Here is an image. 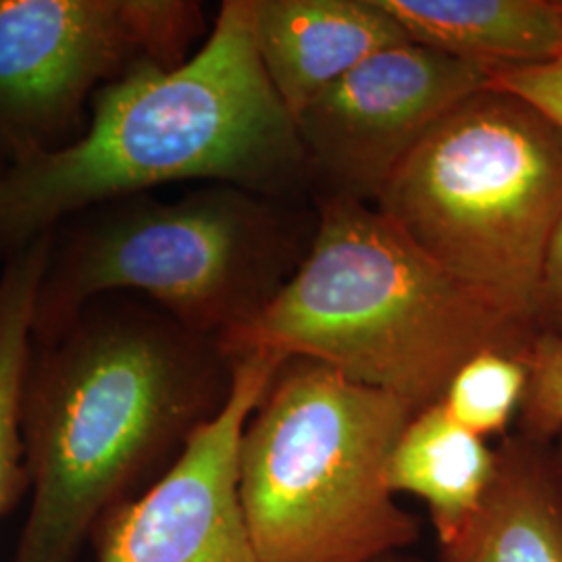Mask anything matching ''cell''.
<instances>
[{
    "label": "cell",
    "mask_w": 562,
    "mask_h": 562,
    "mask_svg": "<svg viewBox=\"0 0 562 562\" xmlns=\"http://www.w3.org/2000/svg\"><path fill=\"white\" fill-rule=\"evenodd\" d=\"M234 359L134 294L32 338L21 387L30 510L11 562H78L113 508L159 482L229 396Z\"/></svg>",
    "instance_id": "obj_1"
},
{
    "label": "cell",
    "mask_w": 562,
    "mask_h": 562,
    "mask_svg": "<svg viewBox=\"0 0 562 562\" xmlns=\"http://www.w3.org/2000/svg\"><path fill=\"white\" fill-rule=\"evenodd\" d=\"M533 340L357 199L325 204L294 278L217 338L229 359L269 350L322 362L419 411L442 402L475 355L498 350L525 361Z\"/></svg>",
    "instance_id": "obj_3"
},
{
    "label": "cell",
    "mask_w": 562,
    "mask_h": 562,
    "mask_svg": "<svg viewBox=\"0 0 562 562\" xmlns=\"http://www.w3.org/2000/svg\"><path fill=\"white\" fill-rule=\"evenodd\" d=\"M9 167H11V162L7 161V159H4V155L0 153V183L4 180V176H7Z\"/></svg>",
    "instance_id": "obj_20"
},
{
    "label": "cell",
    "mask_w": 562,
    "mask_h": 562,
    "mask_svg": "<svg viewBox=\"0 0 562 562\" xmlns=\"http://www.w3.org/2000/svg\"><path fill=\"white\" fill-rule=\"evenodd\" d=\"M408 41L490 69L531 67L562 46V9L546 0H380Z\"/></svg>",
    "instance_id": "obj_12"
},
{
    "label": "cell",
    "mask_w": 562,
    "mask_h": 562,
    "mask_svg": "<svg viewBox=\"0 0 562 562\" xmlns=\"http://www.w3.org/2000/svg\"><path fill=\"white\" fill-rule=\"evenodd\" d=\"M265 74L296 120L359 63L408 41L380 0H250Z\"/></svg>",
    "instance_id": "obj_10"
},
{
    "label": "cell",
    "mask_w": 562,
    "mask_h": 562,
    "mask_svg": "<svg viewBox=\"0 0 562 562\" xmlns=\"http://www.w3.org/2000/svg\"><path fill=\"white\" fill-rule=\"evenodd\" d=\"M496 448L454 422L443 402L422 408L394 446L385 480L427 504L438 543L450 540L473 515L492 482Z\"/></svg>",
    "instance_id": "obj_13"
},
{
    "label": "cell",
    "mask_w": 562,
    "mask_h": 562,
    "mask_svg": "<svg viewBox=\"0 0 562 562\" xmlns=\"http://www.w3.org/2000/svg\"><path fill=\"white\" fill-rule=\"evenodd\" d=\"M525 364L529 378L517 415V431L557 442L562 434V340L538 334Z\"/></svg>",
    "instance_id": "obj_16"
},
{
    "label": "cell",
    "mask_w": 562,
    "mask_h": 562,
    "mask_svg": "<svg viewBox=\"0 0 562 562\" xmlns=\"http://www.w3.org/2000/svg\"><path fill=\"white\" fill-rule=\"evenodd\" d=\"M419 413L340 371L290 359L246 423L240 501L259 562H378L422 538L385 471Z\"/></svg>",
    "instance_id": "obj_4"
},
{
    "label": "cell",
    "mask_w": 562,
    "mask_h": 562,
    "mask_svg": "<svg viewBox=\"0 0 562 562\" xmlns=\"http://www.w3.org/2000/svg\"><path fill=\"white\" fill-rule=\"evenodd\" d=\"M48 234L0 262V521L30 496L21 438V387Z\"/></svg>",
    "instance_id": "obj_14"
},
{
    "label": "cell",
    "mask_w": 562,
    "mask_h": 562,
    "mask_svg": "<svg viewBox=\"0 0 562 562\" xmlns=\"http://www.w3.org/2000/svg\"><path fill=\"white\" fill-rule=\"evenodd\" d=\"M492 88L529 102L562 132V46L554 59L540 65L494 69Z\"/></svg>",
    "instance_id": "obj_17"
},
{
    "label": "cell",
    "mask_w": 562,
    "mask_h": 562,
    "mask_svg": "<svg viewBox=\"0 0 562 562\" xmlns=\"http://www.w3.org/2000/svg\"><path fill=\"white\" fill-rule=\"evenodd\" d=\"M285 361L269 350L234 357L222 411L159 482L102 517L94 562H259L240 501L241 436Z\"/></svg>",
    "instance_id": "obj_8"
},
{
    "label": "cell",
    "mask_w": 562,
    "mask_h": 562,
    "mask_svg": "<svg viewBox=\"0 0 562 562\" xmlns=\"http://www.w3.org/2000/svg\"><path fill=\"white\" fill-rule=\"evenodd\" d=\"M378 562H422L419 559H415V557H408V554H404V552H396V554H387V557H383L382 561Z\"/></svg>",
    "instance_id": "obj_19"
},
{
    "label": "cell",
    "mask_w": 562,
    "mask_h": 562,
    "mask_svg": "<svg viewBox=\"0 0 562 562\" xmlns=\"http://www.w3.org/2000/svg\"><path fill=\"white\" fill-rule=\"evenodd\" d=\"M557 446H559V452H561V459H562V434H561V438H559V440H557Z\"/></svg>",
    "instance_id": "obj_21"
},
{
    "label": "cell",
    "mask_w": 562,
    "mask_h": 562,
    "mask_svg": "<svg viewBox=\"0 0 562 562\" xmlns=\"http://www.w3.org/2000/svg\"><path fill=\"white\" fill-rule=\"evenodd\" d=\"M302 155L296 121L259 57L250 0H227L190 59L136 67L94 97L78 140L9 167L0 262L80 211L167 183L269 192Z\"/></svg>",
    "instance_id": "obj_2"
},
{
    "label": "cell",
    "mask_w": 562,
    "mask_h": 562,
    "mask_svg": "<svg viewBox=\"0 0 562 562\" xmlns=\"http://www.w3.org/2000/svg\"><path fill=\"white\" fill-rule=\"evenodd\" d=\"M438 562H562V459L557 442L519 431L496 448L482 503L438 543Z\"/></svg>",
    "instance_id": "obj_11"
},
{
    "label": "cell",
    "mask_w": 562,
    "mask_h": 562,
    "mask_svg": "<svg viewBox=\"0 0 562 562\" xmlns=\"http://www.w3.org/2000/svg\"><path fill=\"white\" fill-rule=\"evenodd\" d=\"M202 30L190 0H0V153L15 165L74 144L102 88L178 67Z\"/></svg>",
    "instance_id": "obj_7"
},
{
    "label": "cell",
    "mask_w": 562,
    "mask_h": 562,
    "mask_svg": "<svg viewBox=\"0 0 562 562\" xmlns=\"http://www.w3.org/2000/svg\"><path fill=\"white\" fill-rule=\"evenodd\" d=\"M278 236L271 215L234 186L180 201L150 192L80 211L48 232L32 338L106 294H134L188 329L220 338L271 299Z\"/></svg>",
    "instance_id": "obj_6"
},
{
    "label": "cell",
    "mask_w": 562,
    "mask_h": 562,
    "mask_svg": "<svg viewBox=\"0 0 562 562\" xmlns=\"http://www.w3.org/2000/svg\"><path fill=\"white\" fill-rule=\"evenodd\" d=\"M527 378L529 371L521 359L483 350L457 371L443 394V406L454 422L485 440L506 436L521 411Z\"/></svg>",
    "instance_id": "obj_15"
},
{
    "label": "cell",
    "mask_w": 562,
    "mask_h": 562,
    "mask_svg": "<svg viewBox=\"0 0 562 562\" xmlns=\"http://www.w3.org/2000/svg\"><path fill=\"white\" fill-rule=\"evenodd\" d=\"M378 209L446 273L536 331L562 225V132L487 88L438 121L380 190Z\"/></svg>",
    "instance_id": "obj_5"
},
{
    "label": "cell",
    "mask_w": 562,
    "mask_h": 562,
    "mask_svg": "<svg viewBox=\"0 0 562 562\" xmlns=\"http://www.w3.org/2000/svg\"><path fill=\"white\" fill-rule=\"evenodd\" d=\"M490 86L482 65L402 42L359 63L294 121L302 148L323 169L378 196L438 121Z\"/></svg>",
    "instance_id": "obj_9"
},
{
    "label": "cell",
    "mask_w": 562,
    "mask_h": 562,
    "mask_svg": "<svg viewBox=\"0 0 562 562\" xmlns=\"http://www.w3.org/2000/svg\"><path fill=\"white\" fill-rule=\"evenodd\" d=\"M536 331L562 340V225L552 241L536 313Z\"/></svg>",
    "instance_id": "obj_18"
}]
</instances>
